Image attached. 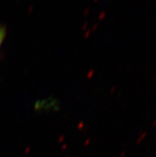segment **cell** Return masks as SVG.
Instances as JSON below:
<instances>
[{"instance_id":"1","label":"cell","mask_w":156,"mask_h":157,"mask_svg":"<svg viewBox=\"0 0 156 157\" xmlns=\"http://www.w3.org/2000/svg\"><path fill=\"white\" fill-rule=\"evenodd\" d=\"M5 34H6V30L3 26H0V46L2 45L3 39L5 38Z\"/></svg>"}]
</instances>
